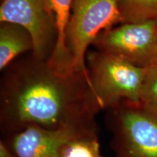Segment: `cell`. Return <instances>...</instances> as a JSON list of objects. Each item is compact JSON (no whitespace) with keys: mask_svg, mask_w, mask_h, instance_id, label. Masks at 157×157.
Instances as JSON below:
<instances>
[{"mask_svg":"<svg viewBox=\"0 0 157 157\" xmlns=\"http://www.w3.org/2000/svg\"><path fill=\"white\" fill-rule=\"evenodd\" d=\"M100 110L82 74H62L47 60L22 62L2 83L0 121L6 136L31 126L93 130Z\"/></svg>","mask_w":157,"mask_h":157,"instance_id":"1","label":"cell"},{"mask_svg":"<svg viewBox=\"0 0 157 157\" xmlns=\"http://www.w3.org/2000/svg\"><path fill=\"white\" fill-rule=\"evenodd\" d=\"M107 109L114 157H157V110L127 101Z\"/></svg>","mask_w":157,"mask_h":157,"instance_id":"2","label":"cell"},{"mask_svg":"<svg viewBox=\"0 0 157 157\" xmlns=\"http://www.w3.org/2000/svg\"><path fill=\"white\" fill-rule=\"evenodd\" d=\"M118 23H121L118 0L74 1L66 32V45L71 58L72 70L85 77L92 91L85 62L86 52L103 31Z\"/></svg>","mask_w":157,"mask_h":157,"instance_id":"3","label":"cell"},{"mask_svg":"<svg viewBox=\"0 0 157 157\" xmlns=\"http://www.w3.org/2000/svg\"><path fill=\"white\" fill-rule=\"evenodd\" d=\"M88 66L93 91L101 109L123 101L140 102L146 68L98 50L89 55Z\"/></svg>","mask_w":157,"mask_h":157,"instance_id":"4","label":"cell"},{"mask_svg":"<svg viewBox=\"0 0 157 157\" xmlns=\"http://www.w3.org/2000/svg\"><path fill=\"white\" fill-rule=\"evenodd\" d=\"M98 51L122 58L137 67L157 63V20L140 23H121L107 29L93 44Z\"/></svg>","mask_w":157,"mask_h":157,"instance_id":"5","label":"cell"},{"mask_svg":"<svg viewBox=\"0 0 157 157\" xmlns=\"http://www.w3.org/2000/svg\"><path fill=\"white\" fill-rule=\"evenodd\" d=\"M0 21L26 29L34 43L32 58L48 60L56 45V29L47 0H3Z\"/></svg>","mask_w":157,"mask_h":157,"instance_id":"6","label":"cell"},{"mask_svg":"<svg viewBox=\"0 0 157 157\" xmlns=\"http://www.w3.org/2000/svg\"><path fill=\"white\" fill-rule=\"evenodd\" d=\"M93 130L48 129L31 126L7 135L2 140L9 145L16 157H58L63 143L74 135Z\"/></svg>","mask_w":157,"mask_h":157,"instance_id":"7","label":"cell"},{"mask_svg":"<svg viewBox=\"0 0 157 157\" xmlns=\"http://www.w3.org/2000/svg\"><path fill=\"white\" fill-rule=\"evenodd\" d=\"M74 0H47L53 16L56 42L47 60L51 67L64 74H72L71 58L66 45V32Z\"/></svg>","mask_w":157,"mask_h":157,"instance_id":"8","label":"cell"},{"mask_svg":"<svg viewBox=\"0 0 157 157\" xmlns=\"http://www.w3.org/2000/svg\"><path fill=\"white\" fill-rule=\"evenodd\" d=\"M32 37L26 29L10 23H1L0 28V70L6 68L17 56L33 50Z\"/></svg>","mask_w":157,"mask_h":157,"instance_id":"9","label":"cell"},{"mask_svg":"<svg viewBox=\"0 0 157 157\" xmlns=\"http://www.w3.org/2000/svg\"><path fill=\"white\" fill-rule=\"evenodd\" d=\"M58 157H103L97 131L82 132L62 144Z\"/></svg>","mask_w":157,"mask_h":157,"instance_id":"10","label":"cell"},{"mask_svg":"<svg viewBox=\"0 0 157 157\" xmlns=\"http://www.w3.org/2000/svg\"><path fill=\"white\" fill-rule=\"evenodd\" d=\"M121 23H140L157 20V0H118Z\"/></svg>","mask_w":157,"mask_h":157,"instance_id":"11","label":"cell"},{"mask_svg":"<svg viewBox=\"0 0 157 157\" xmlns=\"http://www.w3.org/2000/svg\"><path fill=\"white\" fill-rule=\"evenodd\" d=\"M140 102L157 110V63L146 68Z\"/></svg>","mask_w":157,"mask_h":157,"instance_id":"12","label":"cell"},{"mask_svg":"<svg viewBox=\"0 0 157 157\" xmlns=\"http://www.w3.org/2000/svg\"><path fill=\"white\" fill-rule=\"evenodd\" d=\"M0 157H16L10 147L5 140H0Z\"/></svg>","mask_w":157,"mask_h":157,"instance_id":"13","label":"cell"}]
</instances>
